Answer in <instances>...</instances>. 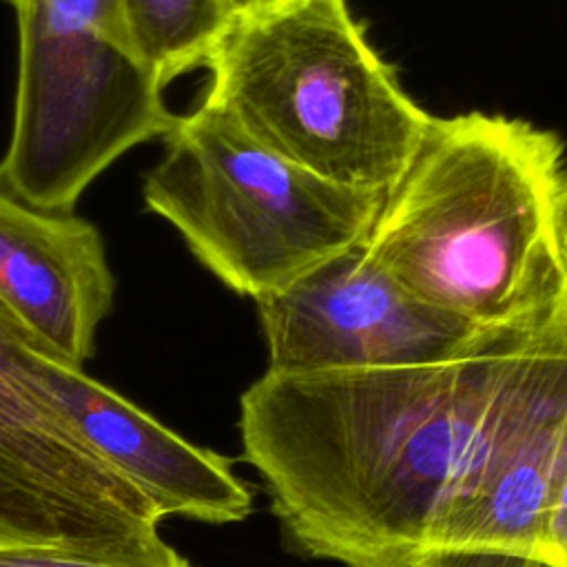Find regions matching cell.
<instances>
[{"instance_id":"obj_1","label":"cell","mask_w":567,"mask_h":567,"mask_svg":"<svg viewBox=\"0 0 567 567\" xmlns=\"http://www.w3.org/2000/svg\"><path fill=\"white\" fill-rule=\"evenodd\" d=\"M538 326L430 365L266 370L241 394L239 432L295 545L346 567H414Z\"/></svg>"},{"instance_id":"obj_2","label":"cell","mask_w":567,"mask_h":567,"mask_svg":"<svg viewBox=\"0 0 567 567\" xmlns=\"http://www.w3.org/2000/svg\"><path fill=\"white\" fill-rule=\"evenodd\" d=\"M563 177L551 131L478 111L434 117L365 248L414 297L467 323L538 326L563 308Z\"/></svg>"},{"instance_id":"obj_3","label":"cell","mask_w":567,"mask_h":567,"mask_svg":"<svg viewBox=\"0 0 567 567\" xmlns=\"http://www.w3.org/2000/svg\"><path fill=\"white\" fill-rule=\"evenodd\" d=\"M204 66V100L268 151L343 188L388 195L434 120L346 0H279L235 16Z\"/></svg>"},{"instance_id":"obj_4","label":"cell","mask_w":567,"mask_h":567,"mask_svg":"<svg viewBox=\"0 0 567 567\" xmlns=\"http://www.w3.org/2000/svg\"><path fill=\"white\" fill-rule=\"evenodd\" d=\"M142 193L217 279L252 299L365 239L385 197L295 166L204 97L175 115Z\"/></svg>"},{"instance_id":"obj_5","label":"cell","mask_w":567,"mask_h":567,"mask_svg":"<svg viewBox=\"0 0 567 567\" xmlns=\"http://www.w3.org/2000/svg\"><path fill=\"white\" fill-rule=\"evenodd\" d=\"M18 84L0 186L47 210H73L120 155L164 137L175 115L144 64L120 0H9Z\"/></svg>"},{"instance_id":"obj_6","label":"cell","mask_w":567,"mask_h":567,"mask_svg":"<svg viewBox=\"0 0 567 567\" xmlns=\"http://www.w3.org/2000/svg\"><path fill=\"white\" fill-rule=\"evenodd\" d=\"M42 350L0 308V534L18 547L182 567L162 516L82 436L40 374Z\"/></svg>"},{"instance_id":"obj_7","label":"cell","mask_w":567,"mask_h":567,"mask_svg":"<svg viewBox=\"0 0 567 567\" xmlns=\"http://www.w3.org/2000/svg\"><path fill=\"white\" fill-rule=\"evenodd\" d=\"M567 441V312L532 330L414 567H540Z\"/></svg>"},{"instance_id":"obj_8","label":"cell","mask_w":567,"mask_h":567,"mask_svg":"<svg viewBox=\"0 0 567 567\" xmlns=\"http://www.w3.org/2000/svg\"><path fill=\"white\" fill-rule=\"evenodd\" d=\"M255 303L268 343V370L277 374L430 365L498 332L414 297L370 257L365 239Z\"/></svg>"},{"instance_id":"obj_9","label":"cell","mask_w":567,"mask_h":567,"mask_svg":"<svg viewBox=\"0 0 567 567\" xmlns=\"http://www.w3.org/2000/svg\"><path fill=\"white\" fill-rule=\"evenodd\" d=\"M113 295L95 224L31 206L0 186V308L42 352L82 368Z\"/></svg>"},{"instance_id":"obj_10","label":"cell","mask_w":567,"mask_h":567,"mask_svg":"<svg viewBox=\"0 0 567 567\" xmlns=\"http://www.w3.org/2000/svg\"><path fill=\"white\" fill-rule=\"evenodd\" d=\"M40 374L86 443L164 516L235 523L250 512V489L228 458L188 443L115 390L47 352Z\"/></svg>"},{"instance_id":"obj_11","label":"cell","mask_w":567,"mask_h":567,"mask_svg":"<svg viewBox=\"0 0 567 567\" xmlns=\"http://www.w3.org/2000/svg\"><path fill=\"white\" fill-rule=\"evenodd\" d=\"M140 58L162 86L204 66L228 29L226 0H120Z\"/></svg>"},{"instance_id":"obj_12","label":"cell","mask_w":567,"mask_h":567,"mask_svg":"<svg viewBox=\"0 0 567 567\" xmlns=\"http://www.w3.org/2000/svg\"><path fill=\"white\" fill-rule=\"evenodd\" d=\"M545 563L567 567V441L554 485L547 532H545Z\"/></svg>"},{"instance_id":"obj_13","label":"cell","mask_w":567,"mask_h":567,"mask_svg":"<svg viewBox=\"0 0 567 567\" xmlns=\"http://www.w3.org/2000/svg\"><path fill=\"white\" fill-rule=\"evenodd\" d=\"M0 567H142L80 558L42 547H0ZM182 567H190L188 563Z\"/></svg>"},{"instance_id":"obj_14","label":"cell","mask_w":567,"mask_h":567,"mask_svg":"<svg viewBox=\"0 0 567 567\" xmlns=\"http://www.w3.org/2000/svg\"><path fill=\"white\" fill-rule=\"evenodd\" d=\"M556 237H558V255H560V270H563V310L567 312V175L563 177V186L558 193Z\"/></svg>"},{"instance_id":"obj_15","label":"cell","mask_w":567,"mask_h":567,"mask_svg":"<svg viewBox=\"0 0 567 567\" xmlns=\"http://www.w3.org/2000/svg\"><path fill=\"white\" fill-rule=\"evenodd\" d=\"M228 7H230V13L233 18L235 16H241V13H250V11H257L261 7H268V4H275L279 0H226Z\"/></svg>"},{"instance_id":"obj_16","label":"cell","mask_w":567,"mask_h":567,"mask_svg":"<svg viewBox=\"0 0 567 567\" xmlns=\"http://www.w3.org/2000/svg\"><path fill=\"white\" fill-rule=\"evenodd\" d=\"M0 547H18V545H13L4 534H0Z\"/></svg>"},{"instance_id":"obj_17","label":"cell","mask_w":567,"mask_h":567,"mask_svg":"<svg viewBox=\"0 0 567 567\" xmlns=\"http://www.w3.org/2000/svg\"><path fill=\"white\" fill-rule=\"evenodd\" d=\"M540 567H556V565H549V563H545V565H540Z\"/></svg>"}]
</instances>
